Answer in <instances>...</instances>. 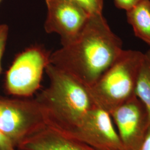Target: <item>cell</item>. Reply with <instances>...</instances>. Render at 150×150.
Instances as JSON below:
<instances>
[{"label":"cell","instance_id":"6da1fadb","mask_svg":"<svg viewBox=\"0 0 150 150\" xmlns=\"http://www.w3.org/2000/svg\"><path fill=\"white\" fill-rule=\"evenodd\" d=\"M122 41L102 14L91 15L76 38L50 55L49 63L93 85L122 51Z\"/></svg>","mask_w":150,"mask_h":150},{"label":"cell","instance_id":"7a4b0ae2","mask_svg":"<svg viewBox=\"0 0 150 150\" xmlns=\"http://www.w3.org/2000/svg\"><path fill=\"white\" fill-rule=\"evenodd\" d=\"M45 70L49 86L35 99L43 110L46 124L69 135L96 105L88 86L74 76L50 63Z\"/></svg>","mask_w":150,"mask_h":150},{"label":"cell","instance_id":"3957f363","mask_svg":"<svg viewBox=\"0 0 150 150\" xmlns=\"http://www.w3.org/2000/svg\"><path fill=\"white\" fill-rule=\"evenodd\" d=\"M144 53L124 50L105 73L88 87L96 105L109 113L136 95Z\"/></svg>","mask_w":150,"mask_h":150},{"label":"cell","instance_id":"277c9868","mask_svg":"<svg viewBox=\"0 0 150 150\" xmlns=\"http://www.w3.org/2000/svg\"><path fill=\"white\" fill-rule=\"evenodd\" d=\"M46 125L43 110L35 98L0 97V132L16 149Z\"/></svg>","mask_w":150,"mask_h":150},{"label":"cell","instance_id":"5b68a950","mask_svg":"<svg viewBox=\"0 0 150 150\" xmlns=\"http://www.w3.org/2000/svg\"><path fill=\"white\" fill-rule=\"evenodd\" d=\"M50 55L38 46L27 48L17 55L6 74L7 93L21 97L32 96L40 87Z\"/></svg>","mask_w":150,"mask_h":150},{"label":"cell","instance_id":"8992f818","mask_svg":"<svg viewBox=\"0 0 150 150\" xmlns=\"http://www.w3.org/2000/svg\"><path fill=\"white\" fill-rule=\"evenodd\" d=\"M115 123L125 150H137L150 126L149 113L135 95L110 113Z\"/></svg>","mask_w":150,"mask_h":150},{"label":"cell","instance_id":"52a82bcc","mask_svg":"<svg viewBox=\"0 0 150 150\" xmlns=\"http://www.w3.org/2000/svg\"><path fill=\"white\" fill-rule=\"evenodd\" d=\"M69 136L96 150H125L111 115L97 106Z\"/></svg>","mask_w":150,"mask_h":150},{"label":"cell","instance_id":"ba28073f","mask_svg":"<svg viewBox=\"0 0 150 150\" xmlns=\"http://www.w3.org/2000/svg\"><path fill=\"white\" fill-rule=\"evenodd\" d=\"M47 8L45 30L56 33L62 45L69 43L80 32L90 15L73 0H46Z\"/></svg>","mask_w":150,"mask_h":150},{"label":"cell","instance_id":"9c48e42d","mask_svg":"<svg viewBox=\"0 0 150 150\" xmlns=\"http://www.w3.org/2000/svg\"><path fill=\"white\" fill-rule=\"evenodd\" d=\"M17 149L23 150H96L85 143L46 124L23 140Z\"/></svg>","mask_w":150,"mask_h":150},{"label":"cell","instance_id":"30bf717a","mask_svg":"<svg viewBox=\"0 0 150 150\" xmlns=\"http://www.w3.org/2000/svg\"><path fill=\"white\" fill-rule=\"evenodd\" d=\"M126 11L134 35L150 45V0H143Z\"/></svg>","mask_w":150,"mask_h":150},{"label":"cell","instance_id":"8fae6325","mask_svg":"<svg viewBox=\"0 0 150 150\" xmlns=\"http://www.w3.org/2000/svg\"><path fill=\"white\" fill-rule=\"evenodd\" d=\"M136 95L144 103L150 117V50L144 53L136 87Z\"/></svg>","mask_w":150,"mask_h":150},{"label":"cell","instance_id":"7c38bea8","mask_svg":"<svg viewBox=\"0 0 150 150\" xmlns=\"http://www.w3.org/2000/svg\"><path fill=\"white\" fill-rule=\"evenodd\" d=\"M90 15L102 14L103 0H73Z\"/></svg>","mask_w":150,"mask_h":150},{"label":"cell","instance_id":"4fadbf2b","mask_svg":"<svg viewBox=\"0 0 150 150\" xmlns=\"http://www.w3.org/2000/svg\"><path fill=\"white\" fill-rule=\"evenodd\" d=\"M8 35V27L6 24H0V73L1 72V62L5 52Z\"/></svg>","mask_w":150,"mask_h":150},{"label":"cell","instance_id":"5bb4252c","mask_svg":"<svg viewBox=\"0 0 150 150\" xmlns=\"http://www.w3.org/2000/svg\"><path fill=\"white\" fill-rule=\"evenodd\" d=\"M117 8L125 11L128 10L132 7L143 0H113Z\"/></svg>","mask_w":150,"mask_h":150},{"label":"cell","instance_id":"9a60e30c","mask_svg":"<svg viewBox=\"0 0 150 150\" xmlns=\"http://www.w3.org/2000/svg\"><path fill=\"white\" fill-rule=\"evenodd\" d=\"M0 150H17L1 132H0Z\"/></svg>","mask_w":150,"mask_h":150},{"label":"cell","instance_id":"2e32d148","mask_svg":"<svg viewBox=\"0 0 150 150\" xmlns=\"http://www.w3.org/2000/svg\"><path fill=\"white\" fill-rule=\"evenodd\" d=\"M137 150H150V126L145 139Z\"/></svg>","mask_w":150,"mask_h":150},{"label":"cell","instance_id":"e0dca14e","mask_svg":"<svg viewBox=\"0 0 150 150\" xmlns=\"http://www.w3.org/2000/svg\"><path fill=\"white\" fill-rule=\"evenodd\" d=\"M17 150H18V149H17Z\"/></svg>","mask_w":150,"mask_h":150},{"label":"cell","instance_id":"ac0fdd59","mask_svg":"<svg viewBox=\"0 0 150 150\" xmlns=\"http://www.w3.org/2000/svg\"><path fill=\"white\" fill-rule=\"evenodd\" d=\"M1 0H0V2H1Z\"/></svg>","mask_w":150,"mask_h":150}]
</instances>
